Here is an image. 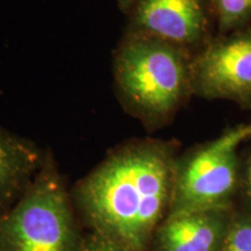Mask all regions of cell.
Listing matches in <instances>:
<instances>
[{"label":"cell","instance_id":"30bf717a","mask_svg":"<svg viewBox=\"0 0 251 251\" xmlns=\"http://www.w3.org/2000/svg\"><path fill=\"white\" fill-rule=\"evenodd\" d=\"M219 251H251V213L234 207Z\"/></svg>","mask_w":251,"mask_h":251},{"label":"cell","instance_id":"7c38bea8","mask_svg":"<svg viewBox=\"0 0 251 251\" xmlns=\"http://www.w3.org/2000/svg\"><path fill=\"white\" fill-rule=\"evenodd\" d=\"M78 251H128L124 247L118 244L111 238L103 236L98 231L92 230L91 233L80 240Z\"/></svg>","mask_w":251,"mask_h":251},{"label":"cell","instance_id":"6da1fadb","mask_svg":"<svg viewBox=\"0 0 251 251\" xmlns=\"http://www.w3.org/2000/svg\"><path fill=\"white\" fill-rule=\"evenodd\" d=\"M178 144L139 140L100 163L78 185V207L92 230L128 251H151L157 228L169 215Z\"/></svg>","mask_w":251,"mask_h":251},{"label":"cell","instance_id":"8fae6325","mask_svg":"<svg viewBox=\"0 0 251 251\" xmlns=\"http://www.w3.org/2000/svg\"><path fill=\"white\" fill-rule=\"evenodd\" d=\"M251 213V148H246L240 152V170L235 206Z\"/></svg>","mask_w":251,"mask_h":251},{"label":"cell","instance_id":"52a82bcc","mask_svg":"<svg viewBox=\"0 0 251 251\" xmlns=\"http://www.w3.org/2000/svg\"><path fill=\"white\" fill-rule=\"evenodd\" d=\"M233 208L169 214L157 228L151 251H219Z\"/></svg>","mask_w":251,"mask_h":251},{"label":"cell","instance_id":"9c48e42d","mask_svg":"<svg viewBox=\"0 0 251 251\" xmlns=\"http://www.w3.org/2000/svg\"><path fill=\"white\" fill-rule=\"evenodd\" d=\"M216 20V34L230 33L251 26V0H211Z\"/></svg>","mask_w":251,"mask_h":251},{"label":"cell","instance_id":"ba28073f","mask_svg":"<svg viewBox=\"0 0 251 251\" xmlns=\"http://www.w3.org/2000/svg\"><path fill=\"white\" fill-rule=\"evenodd\" d=\"M42 165L35 144L0 126V219L20 200Z\"/></svg>","mask_w":251,"mask_h":251},{"label":"cell","instance_id":"8992f818","mask_svg":"<svg viewBox=\"0 0 251 251\" xmlns=\"http://www.w3.org/2000/svg\"><path fill=\"white\" fill-rule=\"evenodd\" d=\"M129 33L179 46L192 54L216 35L211 0H136Z\"/></svg>","mask_w":251,"mask_h":251},{"label":"cell","instance_id":"7a4b0ae2","mask_svg":"<svg viewBox=\"0 0 251 251\" xmlns=\"http://www.w3.org/2000/svg\"><path fill=\"white\" fill-rule=\"evenodd\" d=\"M192 52L165 41L140 34L119 48L114 63L122 99L150 128L169 124L192 97Z\"/></svg>","mask_w":251,"mask_h":251},{"label":"cell","instance_id":"4fadbf2b","mask_svg":"<svg viewBox=\"0 0 251 251\" xmlns=\"http://www.w3.org/2000/svg\"><path fill=\"white\" fill-rule=\"evenodd\" d=\"M119 8L126 14H130L131 9H133L136 0H117Z\"/></svg>","mask_w":251,"mask_h":251},{"label":"cell","instance_id":"277c9868","mask_svg":"<svg viewBox=\"0 0 251 251\" xmlns=\"http://www.w3.org/2000/svg\"><path fill=\"white\" fill-rule=\"evenodd\" d=\"M251 139L247 124L178 155L169 214L233 208L236 201L241 146Z\"/></svg>","mask_w":251,"mask_h":251},{"label":"cell","instance_id":"3957f363","mask_svg":"<svg viewBox=\"0 0 251 251\" xmlns=\"http://www.w3.org/2000/svg\"><path fill=\"white\" fill-rule=\"evenodd\" d=\"M67 191L51 165H42L20 200L0 219V251H78Z\"/></svg>","mask_w":251,"mask_h":251},{"label":"cell","instance_id":"5b68a950","mask_svg":"<svg viewBox=\"0 0 251 251\" xmlns=\"http://www.w3.org/2000/svg\"><path fill=\"white\" fill-rule=\"evenodd\" d=\"M192 94L251 109V26L216 34L193 55Z\"/></svg>","mask_w":251,"mask_h":251},{"label":"cell","instance_id":"5bb4252c","mask_svg":"<svg viewBox=\"0 0 251 251\" xmlns=\"http://www.w3.org/2000/svg\"><path fill=\"white\" fill-rule=\"evenodd\" d=\"M248 126V129H249V133H250V137H251V121L249 122V124H247Z\"/></svg>","mask_w":251,"mask_h":251}]
</instances>
